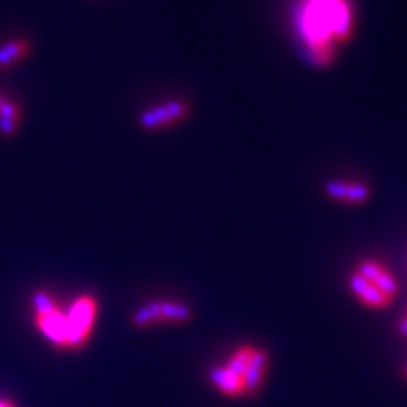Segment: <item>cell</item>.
<instances>
[{
	"label": "cell",
	"instance_id": "obj_1",
	"mask_svg": "<svg viewBox=\"0 0 407 407\" xmlns=\"http://www.w3.org/2000/svg\"><path fill=\"white\" fill-rule=\"evenodd\" d=\"M302 40L317 64L330 58V42H345L351 34L347 0H306L298 14Z\"/></svg>",
	"mask_w": 407,
	"mask_h": 407
},
{
	"label": "cell",
	"instance_id": "obj_2",
	"mask_svg": "<svg viewBox=\"0 0 407 407\" xmlns=\"http://www.w3.org/2000/svg\"><path fill=\"white\" fill-rule=\"evenodd\" d=\"M96 317V300L91 294H81L76 298L66 313V339L68 347L80 349L87 344Z\"/></svg>",
	"mask_w": 407,
	"mask_h": 407
},
{
	"label": "cell",
	"instance_id": "obj_3",
	"mask_svg": "<svg viewBox=\"0 0 407 407\" xmlns=\"http://www.w3.org/2000/svg\"><path fill=\"white\" fill-rule=\"evenodd\" d=\"M190 106L185 101H166L155 106H149L138 115V125L143 130H159L175 123L183 121L189 115Z\"/></svg>",
	"mask_w": 407,
	"mask_h": 407
},
{
	"label": "cell",
	"instance_id": "obj_4",
	"mask_svg": "<svg viewBox=\"0 0 407 407\" xmlns=\"http://www.w3.org/2000/svg\"><path fill=\"white\" fill-rule=\"evenodd\" d=\"M324 195L332 200L349 202V204H364L370 200V187L360 181L345 180H328L323 187Z\"/></svg>",
	"mask_w": 407,
	"mask_h": 407
},
{
	"label": "cell",
	"instance_id": "obj_5",
	"mask_svg": "<svg viewBox=\"0 0 407 407\" xmlns=\"http://www.w3.org/2000/svg\"><path fill=\"white\" fill-rule=\"evenodd\" d=\"M356 272H359L364 279L370 281L371 285H376L386 298H391L392 300V298L396 297V279H394V277L386 272V268H383L379 262H376V260H362L359 268H356Z\"/></svg>",
	"mask_w": 407,
	"mask_h": 407
},
{
	"label": "cell",
	"instance_id": "obj_6",
	"mask_svg": "<svg viewBox=\"0 0 407 407\" xmlns=\"http://www.w3.org/2000/svg\"><path fill=\"white\" fill-rule=\"evenodd\" d=\"M36 326L40 328V332L55 347H58V349L68 347V339H66V313H63L61 309H55V311L48 313L43 317H36Z\"/></svg>",
	"mask_w": 407,
	"mask_h": 407
},
{
	"label": "cell",
	"instance_id": "obj_7",
	"mask_svg": "<svg viewBox=\"0 0 407 407\" xmlns=\"http://www.w3.org/2000/svg\"><path fill=\"white\" fill-rule=\"evenodd\" d=\"M349 287L354 292V297L359 298L362 304L370 307H386L391 304V298H386L376 285H371L370 281L364 279L359 272H353L349 275Z\"/></svg>",
	"mask_w": 407,
	"mask_h": 407
},
{
	"label": "cell",
	"instance_id": "obj_8",
	"mask_svg": "<svg viewBox=\"0 0 407 407\" xmlns=\"http://www.w3.org/2000/svg\"><path fill=\"white\" fill-rule=\"evenodd\" d=\"M266 364H268L266 351L254 349L247 368H245L244 377H242V381H244V394H254V392L259 391L260 385H262V379H264Z\"/></svg>",
	"mask_w": 407,
	"mask_h": 407
},
{
	"label": "cell",
	"instance_id": "obj_9",
	"mask_svg": "<svg viewBox=\"0 0 407 407\" xmlns=\"http://www.w3.org/2000/svg\"><path fill=\"white\" fill-rule=\"evenodd\" d=\"M210 381L217 386L222 394H228V396L244 394V381H242V377L234 376L232 371H228L225 366L213 368V370L210 371Z\"/></svg>",
	"mask_w": 407,
	"mask_h": 407
},
{
	"label": "cell",
	"instance_id": "obj_10",
	"mask_svg": "<svg viewBox=\"0 0 407 407\" xmlns=\"http://www.w3.org/2000/svg\"><path fill=\"white\" fill-rule=\"evenodd\" d=\"M29 53H31V43L23 38L4 42L0 46V70L10 68L16 63L23 61Z\"/></svg>",
	"mask_w": 407,
	"mask_h": 407
},
{
	"label": "cell",
	"instance_id": "obj_11",
	"mask_svg": "<svg viewBox=\"0 0 407 407\" xmlns=\"http://www.w3.org/2000/svg\"><path fill=\"white\" fill-rule=\"evenodd\" d=\"M21 123V108L19 104L10 98H6L2 108H0V134L4 138L16 136Z\"/></svg>",
	"mask_w": 407,
	"mask_h": 407
},
{
	"label": "cell",
	"instance_id": "obj_12",
	"mask_svg": "<svg viewBox=\"0 0 407 407\" xmlns=\"http://www.w3.org/2000/svg\"><path fill=\"white\" fill-rule=\"evenodd\" d=\"M192 317V309L185 302L160 300V319L168 323H187Z\"/></svg>",
	"mask_w": 407,
	"mask_h": 407
},
{
	"label": "cell",
	"instance_id": "obj_13",
	"mask_svg": "<svg viewBox=\"0 0 407 407\" xmlns=\"http://www.w3.org/2000/svg\"><path fill=\"white\" fill-rule=\"evenodd\" d=\"M163 321L160 319V300L145 302L143 306H140L133 315V324L138 328H145L149 324H155Z\"/></svg>",
	"mask_w": 407,
	"mask_h": 407
},
{
	"label": "cell",
	"instance_id": "obj_14",
	"mask_svg": "<svg viewBox=\"0 0 407 407\" xmlns=\"http://www.w3.org/2000/svg\"><path fill=\"white\" fill-rule=\"evenodd\" d=\"M253 351H254V347H251V345H242V347H239V349L236 351L232 356H230V360H228L225 368H227L228 371H232L234 376L244 377L245 368H247Z\"/></svg>",
	"mask_w": 407,
	"mask_h": 407
},
{
	"label": "cell",
	"instance_id": "obj_15",
	"mask_svg": "<svg viewBox=\"0 0 407 407\" xmlns=\"http://www.w3.org/2000/svg\"><path fill=\"white\" fill-rule=\"evenodd\" d=\"M32 306H34V315L36 317H43V315L58 309L55 298L46 291H38L32 294Z\"/></svg>",
	"mask_w": 407,
	"mask_h": 407
},
{
	"label": "cell",
	"instance_id": "obj_16",
	"mask_svg": "<svg viewBox=\"0 0 407 407\" xmlns=\"http://www.w3.org/2000/svg\"><path fill=\"white\" fill-rule=\"evenodd\" d=\"M398 330H400V334H403V336H407V315L406 317L398 323Z\"/></svg>",
	"mask_w": 407,
	"mask_h": 407
},
{
	"label": "cell",
	"instance_id": "obj_17",
	"mask_svg": "<svg viewBox=\"0 0 407 407\" xmlns=\"http://www.w3.org/2000/svg\"><path fill=\"white\" fill-rule=\"evenodd\" d=\"M0 407H16L11 402H6V400H0Z\"/></svg>",
	"mask_w": 407,
	"mask_h": 407
},
{
	"label": "cell",
	"instance_id": "obj_18",
	"mask_svg": "<svg viewBox=\"0 0 407 407\" xmlns=\"http://www.w3.org/2000/svg\"><path fill=\"white\" fill-rule=\"evenodd\" d=\"M6 98H8V96L6 95H2V93H0V108H2V104H4V101Z\"/></svg>",
	"mask_w": 407,
	"mask_h": 407
},
{
	"label": "cell",
	"instance_id": "obj_19",
	"mask_svg": "<svg viewBox=\"0 0 407 407\" xmlns=\"http://www.w3.org/2000/svg\"><path fill=\"white\" fill-rule=\"evenodd\" d=\"M403 377H406V379H407V364L403 366Z\"/></svg>",
	"mask_w": 407,
	"mask_h": 407
}]
</instances>
